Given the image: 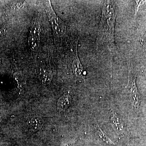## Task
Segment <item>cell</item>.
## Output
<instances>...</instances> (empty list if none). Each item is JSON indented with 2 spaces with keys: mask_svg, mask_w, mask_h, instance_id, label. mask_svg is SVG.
<instances>
[{
  "mask_svg": "<svg viewBox=\"0 0 146 146\" xmlns=\"http://www.w3.org/2000/svg\"><path fill=\"white\" fill-rule=\"evenodd\" d=\"M116 16L115 1H105L102 7L97 42L98 44H104L112 54L116 50L114 36Z\"/></svg>",
  "mask_w": 146,
  "mask_h": 146,
  "instance_id": "cell-1",
  "label": "cell"
},
{
  "mask_svg": "<svg viewBox=\"0 0 146 146\" xmlns=\"http://www.w3.org/2000/svg\"><path fill=\"white\" fill-rule=\"evenodd\" d=\"M72 98L68 94H64L58 102V108L61 111H65L70 105Z\"/></svg>",
  "mask_w": 146,
  "mask_h": 146,
  "instance_id": "cell-8",
  "label": "cell"
},
{
  "mask_svg": "<svg viewBox=\"0 0 146 146\" xmlns=\"http://www.w3.org/2000/svg\"><path fill=\"white\" fill-rule=\"evenodd\" d=\"M44 7L55 34L59 37L63 36L66 33L67 30L66 25L65 23L55 12L50 1L44 2Z\"/></svg>",
  "mask_w": 146,
  "mask_h": 146,
  "instance_id": "cell-2",
  "label": "cell"
},
{
  "mask_svg": "<svg viewBox=\"0 0 146 146\" xmlns=\"http://www.w3.org/2000/svg\"><path fill=\"white\" fill-rule=\"evenodd\" d=\"M40 77L43 83L48 84L51 80L52 75L50 73L45 71L41 73Z\"/></svg>",
  "mask_w": 146,
  "mask_h": 146,
  "instance_id": "cell-10",
  "label": "cell"
},
{
  "mask_svg": "<svg viewBox=\"0 0 146 146\" xmlns=\"http://www.w3.org/2000/svg\"><path fill=\"white\" fill-rule=\"evenodd\" d=\"M145 1H135V2H136V11H135V16H136V14H137V12H138V9H139V7L142 5H143L144 3H145Z\"/></svg>",
  "mask_w": 146,
  "mask_h": 146,
  "instance_id": "cell-11",
  "label": "cell"
},
{
  "mask_svg": "<svg viewBox=\"0 0 146 146\" xmlns=\"http://www.w3.org/2000/svg\"><path fill=\"white\" fill-rule=\"evenodd\" d=\"M110 117L111 123L113 129L118 133L123 132L124 130V123L121 119L116 115L115 112L111 110Z\"/></svg>",
  "mask_w": 146,
  "mask_h": 146,
  "instance_id": "cell-7",
  "label": "cell"
},
{
  "mask_svg": "<svg viewBox=\"0 0 146 146\" xmlns=\"http://www.w3.org/2000/svg\"><path fill=\"white\" fill-rule=\"evenodd\" d=\"M28 123L32 130L36 131L42 128L43 125V121L40 116L32 115L30 116L29 118Z\"/></svg>",
  "mask_w": 146,
  "mask_h": 146,
  "instance_id": "cell-6",
  "label": "cell"
},
{
  "mask_svg": "<svg viewBox=\"0 0 146 146\" xmlns=\"http://www.w3.org/2000/svg\"><path fill=\"white\" fill-rule=\"evenodd\" d=\"M41 16L38 13L32 20L28 37L29 46L33 50L38 49L40 44Z\"/></svg>",
  "mask_w": 146,
  "mask_h": 146,
  "instance_id": "cell-4",
  "label": "cell"
},
{
  "mask_svg": "<svg viewBox=\"0 0 146 146\" xmlns=\"http://www.w3.org/2000/svg\"><path fill=\"white\" fill-rule=\"evenodd\" d=\"M96 134L98 137L100 139V140L104 141L106 143L110 145H114V143L108 138V136H106V134L102 131L98 125H97L96 126Z\"/></svg>",
  "mask_w": 146,
  "mask_h": 146,
  "instance_id": "cell-9",
  "label": "cell"
},
{
  "mask_svg": "<svg viewBox=\"0 0 146 146\" xmlns=\"http://www.w3.org/2000/svg\"><path fill=\"white\" fill-rule=\"evenodd\" d=\"M72 65L73 71L75 75L78 77H82L84 75V69L79 58L77 49L76 50V54L74 56Z\"/></svg>",
  "mask_w": 146,
  "mask_h": 146,
  "instance_id": "cell-5",
  "label": "cell"
},
{
  "mask_svg": "<svg viewBox=\"0 0 146 146\" xmlns=\"http://www.w3.org/2000/svg\"><path fill=\"white\" fill-rule=\"evenodd\" d=\"M128 80L127 85L128 91L129 93L131 101L136 111L139 109L141 102V98L136 84V76L133 70L131 62L128 63Z\"/></svg>",
  "mask_w": 146,
  "mask_h": 146,
  "instance_id": "cell-3",
  "label": "cell"
}]
</instances>
